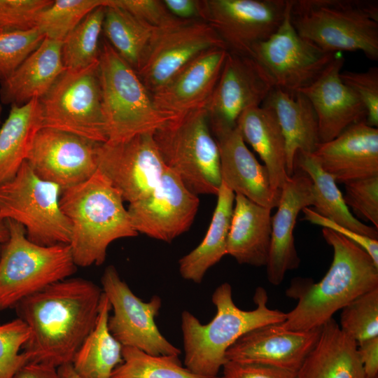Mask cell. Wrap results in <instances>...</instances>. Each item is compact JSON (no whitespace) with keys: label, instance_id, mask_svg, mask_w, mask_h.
Masks as SVG:
<instances>
[{"label":"cell","instance_id":"cell-23","mask_svg":"<svg viewBox=\"0 0 378 378\" xmlns=\"http://www.w3.org/2000/svg\"><path fill=\"white\" fill-rule=\"evenodd\" d=\"M313 185L303 172L294 173L281 190L277 211L272 217L269 257L266 265L268 281L278 286L286 273L299 267L300 259L295 246L293 230L302 210L313 205Z\"/></svg>","mask_w":378,"mask_h":378},{"label":"cell","instance_id":"cell-14","mask_svg":"<svg viewBox=\"0 0 378 378\" xmlns=\"http://www.w3.org/2000/svg\"><path fill=\"white\" fill-rule=\"evenodd\" d=\"M227 50L216 31L202 20H184L158 29L136 71L150 94L164 86L183 66L203 52Z\"/></svg>","mask_w":378,"mask_h":378},{"label":"cell","instance_id":"cell-44","mask_svg":"<svg viewBox=\"0 0 378 378\" xmlns=\"http://www.w3.org/2000/svg\"><path fill=\"white\" fill-rule=\"evenodd\" d=\"M111 2L131 15L156 28L164 29L182 22L167 10L160 0H111Z\"/></svg>","mask_w":378,"mask_h":378},{"label":"cell","instance_id":"cell-49","mask_svg":"<svg viewBox=\"0 0 378 378\" xmlns=\"http://www.w3.org/2000/svg\"><path fill=\"white\" fill-rule=\"evenodd\" d=\"M13 378H62L57 368L47 365L29 362L20 368Z\"/></svg>","mask_w":378,"mask_h":378},{"label":"cell","instance_id":"cell-21","mask_svg":"<svg viewBox=\"0 0 378 378\" xmlns=\"http://www.w3.org/2000/svg\"><path fill=\"white\" fill-rule=\"evenodd\" d=\"M227 52L225 48H212L191 60L164 86L150 94L156 108L175 117L205 108Z\"/></svg>","mask_w":378,"mask_h":378},{"label":"cell","instance_id":"cell-9","mask_svg":"<svg viewBox=\"0 0 378 378\" xmlns=\"http://www.w3.org/2000/svg\"><path fill=\"white\" fill-rule=\"evenodd\" d=\"M62 192L24 161L12 178L0 185V219L21 224L27 239L36 244H69L71 225L60 208Z\"/></svg>","mask_w":378,"mask_h":378},{"label":"cell","instance_id":"cell-47","mask_svg":"<svg viewBox=\"0 0 378 378\" xmlns=\"http://www.w3.org/2000/svg\"><path fill=\"white\" fill-rule=\"evenodd\" d=\"M357 346L366 378H377L378 337L357 342Z\"/></svg>","mask_w":378,"mask_h":378},{"label":"cell","instance_id":"cell-50","mask_svg":"<svg viewBox=\"0 0 378 378\" xmlns=\"http://www.w3.org/2000/svg\"><path fill=\"white\" fill-rule=\"evenodd\" d=\"M57 371L62 378H82L75 372L71 363L60 366Z\"/></svg>","mask_w":378,"mask_h":378},{"label":"cell","instance_id":"cell-11","mask_svg":"<svg viewBox=\"0 0 378 378\" xmlns=\"http://www.w3.org/2000/svg\"><path fill=\"white\" fill-rule=\"evenodd\" d=\"M290 0L278 29L255 45L251 56L265 70L274 87L298 92L312 84L333 60L337 52H326L302 37L290 19Z\"/></svg>","mask_w":378,"mask_h":378},{"label":"cell","instance_id":"cell-31","mask_svg":"<svg viewBox=\"0 0 378 378\" xmlns=\"http://www.w3.org/2000/svg\"><path fill=\"white\" fill-rule=\"evenodd\" d=\"M42 127L39 99L11 106L0 127V185L12 178L27 160L34 138Z\"/></svg>","mask_w":378,"mask_h":378},{"label":"cell","instance_id":"cell-3","mask_svg":"<svg viewBox=\"0 0 378 378\" xmlns=\"http://www.w3.org/2000/svg\"><path fill=\"white\" fill-rule=\"evenodd\" d=\"M267 293L258 287L253 295L255 308L239 309L232 299L228 283L218 286L211 295L216 312L212 320L202 324L188 311L181 314L184 366L203 378H216L227 362L226 351L247 332L266 325L283 323L286 313L267 305Z\"/></svg>","mask_w":378,"mask_h":378},{"label":"cell","instance_id":"cell-2","mask_svg":"<svg viewBox=\"0 0 378 378\" xmlns=\"http://www.w3.org/2000/svg\"><path fill=\"white\" fill-rule=\"evenodd\" d=\"M325 241L332 247L331 265L318 283L296 279L287 294L298 300L281 326L289 330L306 331L322 327L360 295L378 288V266L360 246L323 227Z\"/></svg>","mask_w":378,"mask_h":378},{"label":"cell","instance_id":"cell-42","mask_svg":"<svg viewBox=\"0 0 378 378\" xmlns=\"http://www.w3.org/2000/svg\"><path fill=\"white\" fill-rule=\"evenodd\" d=\"M52 2V0H0V32L34 28L39 13Z\"/></svg>","mask_w":378,"mask_h":378},{"label":"cell","instance_id":"cell-32","mask_svg":"<svg viewBox=\"0 0 378 378\" xmlns=\"http://www.w3.org/2000/svg\"><path fill=\"white\" fill-rule=\"evenodd\" d=\"M111 309L103 293L96 323L76 352L71 365L82 378H111L122 363V345L112 335L108 321Z\"/></svg>","mask_w":378,"mask_h":378},{"label":"cell","instance_id":"cell-34","mask_svg":"<svg viewBox=\"0 0 378 378\" xmlns=\"http://www.w3.org/2000/svg\"><path fill=\"white\" fill-rule=\"evenodd\" d=\"M158 29L107 0L103 23L106 40L135 71Z\"/></svg>","mask_w":378,"mask_h":378},{"label":"cell","instance_id":"cell-52","mask_svg":"<svg viewBox=\"0 0 378 378\" xmlns=\"http://www.w3.org/2000/svg\"><path fill=\"white\" fill-rule=\"evenodd\" d=\"M1 113H2V106H1V105L0 104V122H1Z\"/></svg>","mask_w":378,"mask_h":378},{"label":"cell","instance_id":"cell-48","mask_svg":"<svg viewBox=\"0 0 378 378\" xmlns=\"http://www.w3.org/2000/svg\"><path fill=\"white\" fill-rule=\"evenodd\" d=\"M167 10L183 20H202V5L199 0H163Z\"/></svg>","mask_w":378,"mask_h":378},{"label":"cell","instance_id":"cell-18","mask_svg":"<svg viewBox=\"0 0 378 378\" xmlns=\"http://www.w3.org/2000/svg\"><path fill=\"white\" fill-rule=\"evenodd\" d=\"M274 85L251 57L227 52L218 83L206 106L211 132L234 128L247 108L261 106Z\"/></svg>","mask_w":378,"mask_h":378},{"label":"cell","instance_id":"cell-39","mask_svg":"<svg viewBox=\"0 0 378 378\" xmlns=\"http://www.w3.org/2000/svg\"><path fill=\"white\" fill-rule=\"evenodd\" d=\"M45 36L36 27L0 32V83L10 77L41 44Z\"/></svg>","mask_w":378,"mask_h":378},{"label":"cell","instance_id":"cell-36","mask_svg":"<svg viewBox=\"0 0 378 378\" xmlns=\"http://www.w3.org/2000/svg\"><path fill=\"white\" fill-rule=\"evenodd\" d=\"M122 359L111 378H203L183 366L178 356L151 355L122 346Z\"/></svg>","mask_w":378,"mask_h":378},{"label":"cell","instance_id":"cell-6","mask_svg":"<svg viewBox=\"0 0 378 378\" xmlns=\"http://www.w3.org/2000/svg\"><path fill=\"white\" fill-rule=\"evenodd\" d=\"M99 68L107 141L154 133L176 118L156 108L136 72L106 39L100 47Z\"/></svg>","mask_w":378,"mask_h":378},{"label":"cell","instance_id":"cell-45","mask_svg":"<svg viewBox=\"0 0 378 378\" xmlns=\"http://www.w3.org/2000/svg\"><path fill=\"white\" fill-rule=\"evenodd\" d=\"M302 211L304 213V220L311 223L321 225L323 227L330 229L360 246L371 257L375 265L378 266L377 239L362 235L344 226L340 225L331 220L321 216L313 209L305 207Z\"/></svg>","mask_w":378,"mask_h":378},{"label":"cell","instance_id":"cell-8","mask_svg":"<svg viewBox=\"0 0 378 378\" xmlns=\"http://www.w3.org/2000/svg\"><path fill=\"white\" fill-rule=\"evenodd\" d=\"M169 169L195 195H216L221 185L220 157L206 108L169 120L153 133Z\"/></svg>","mask_w":378,"mask_h":378},{"label":"cell","instance_id":"cell-19","mask_svg":"<svg viewBox=\"0 0 378 378\" xmlns=\"http://www.w3.org/2000/svg\"><path fill=\"white\" fill-rule=\"evenodd\" d=\"M321 327L306 331L289 330L280 323L254 328L232 344L227 360L274 366L298 372L317 343Z\"/></svg>","mask_w":378,"mask_h":378},{"label":"cell","instance_id":"cell-12","mask_svg":"<svg viewBox=\"0 0 378 378\" xmlns=\"http://www.w3.org/2000/svg\"><path fill=\"white\" fill-rule=\"evenodd\" d=\"M101 283L113 309L108 321V329L123 346L156 356L181 354V350L162 335L155 323L162 306L160 297L153 295L148 302L142 301L113 265L105 268Z\"/></svg>","mask_w":378,"mask_h":378},{"label":"cell","instance_id":"cell-5","mask_svg":"<svg viewBox=\"0 0 378 378\" xmlns=\"http://www.w3.org/2000/svg\"><path fill=\"white\" fill-rule=\"evenodd\" d=\"M290 19L302 37L326 52L361 51L378 59L377 1L290 0Z\"/></svg>","mask_w":378,"mask_h":378},{"label":"cell","instance_id":"cell-1","mask_svg":"<svg viewBox=\"0 0 378 378\" xmlns=\"http://www.w3.org/2000/svg\"><path fill=\"white\" fill-rule=\"evenodd\" d=\"M102 294L92 281L69 277L20 302L15 308L30 331L23 348L30 362L71 363L96 323Z\"/></svg>","mask_w":378,"mask_h":378},{"label":"cell","instance_id":"cell-28","mask_svg":"<svg viewBox=\"0 0 378 378\" xmlns=\"http://www.w3.org/2000/svg\"><path fill=\"white\" fill-rule=\"evenodd\" d=\"M300 378H366L357 342L332 318L298 371Z\"/></svg>","mask_w":378,"mask_h":378},{"label":"cell","instance_id":"cell-30","mask_svg":"<svg viewBox=\"0 0 378 378\" xmlns=\"http://www.w3.org/2000/svg\"><path fill=\"white\" fill-rule=\"evenodd\" d=\"M208 230L200 244L178 260V270L186 280L200 284L209 268L227 255V241L235 194L223 183Z\"/></svg>","mask_w":378,"mask_h":378},{"label":"cell","instance_id":"cell-17","mask_svg":"<svg viewBox=\"0 0 378 378\" xmlns=\"http://www.w3.org/2000/svg\"><path fill=\"white\" fill-rule=\"evenodd\" d=\"M99 144L72 133L42 127L26 161L38 177L57 185L63 191L87 181L97 172Z\"/></svg>","mask_w":378,"mask_h":378},{"label":"cell","instance_id":"cell-10","mask_svg":"<svg viewBox=\"0 0 378 378\" xmlns=\"http://www.w3.org/2000/svg\"><path fill=\"white\" fill-rule=\"evenodd\" d=\"M39 102L43 127L97 143L108 141L99 62L80 70L64 69Z\"/></svg>","mask_w":378,"mask_h":378},{"label":"cell","instance_id":"cell-26","mask_svg":"<svg viewBox=\"0 0 378 378\" xmlns=\"http://www.w3.org/2000/svg\"><path fill=\"white\" fill-rule=\"evenodd\" d=\"M62 46V41L45 38L14 73L0 83L1 102L22 106L41 98L65 69Z\"/></svg>","mask_w":378,"mask_h":378},{"label":"cell","instance_id":"cell-22","mask_svg":"<svg viewBox=\"0 0 378 378\" xmlns=\"http://www.w3.org/2000/svg\"><path fill=\"white\" fill-rule=\"evenodd\" d=\"M211 132L218 148L222 183L260 206L277 207L281 190L273 188L267 168L247 148L237 126Z\"/></svg>","mask_w":378,"mask_h":378},{"label":"cell","instance_id":"cell-43","mask_svg":"<svg viewBox=\"0 0 378 378\" xmlns=\"http://www.w3.org/2000/svg\"><path fill=\"white\" fill-rule=\"evenodd\" d=\"M342 81L349 87L363 104L368 125L378 126V68L371 67L364 72L341 71Z\"/></svg>","mask_w":378,"mask_h":378},{"label":"cell","instance_id":"cell-38","mask_svg":"<svg viewBox=\"0 0 378 378\" xmlns=\"http://www.w3.org/2000/svg\"><path fill=\"white\" fill-rule=\"evenodd\" d=\"M339 326L356 342L378 337V288L343 307Z\"/></svg>","mask_w":378,"mask_h":378},{"label":"cell","instance_id":"cell-15","mask_svg":"<svg viewBox=\"0 0 378 378\" xmlns=\"http://www.w3.org/2000/svg\"><path fill=\"white\" fill-rule=\"evenodd\" d=\"M97 161L98 169L129 204L147 197L167 168L150 132L99 144Z\"/></svg>","mask_w":378,"mask_h":378},{"label":"cell","instance_id":"cell-33","mask_svg":"<svg viewBox=\"0 0 378 378\" xmlns=\"http://www.w3.org/2000/svg\"><path fill=\"white\" fill-rule=\"evenodd\" d=\"M295 164L312 182L313 209L316 213L356 233L377 239V229L360 222L353 216L336 181L321 167L313 153L298 151L295 157L294 167Z\"/></svg>","mask_w":378,"mask_h":378},{"label":"cell","instance_id":"cell-41","mask_svg":"<svg viewBox=\"0 0 378 378\" xmlns=\"http://www.w3.org/2000/svg\"><path fill=\"white\" fill-rule=\"evenodd\" d=\"M343 196L346 205L359 218L378 228V176L348 182Z\"/></svg>","mask_w":378,"mask_h":378},{"label":"cell","instance_id":"cell-46","mask_svg":"<svg viewBox=\"0 0 378 378\" xmlns=\"http://www.w3.org/2000/svg\"><path fill=\"white\" fill-rule=\"evenodd\" d=\"M222 378H300L298 372L274 366L227 360Z\"/></svg>","mask_w":378,"mask_h":378},{"label":"cell","instance_id":"cell-16","mask_svg":"<svg viewBox=\"0 0 378 378\" xmlns=\"http://www.w3.org/2000/svg\"><path fill=\"white\" fill-rule=\"evenodd\" d=\"M199 204L197 195L167 167L155 188L145 198L129 204L127 211L138 234L171 242L190 229Z\"/></svg>","mask_w":378,"mask_h":378},{"label":"cell","instance_id":"cell-4","mask_svg":"<svg viewBox=\"0 0 378 378\" xmlns=\"http://www.w3.org/2000/svg\"><path fill=\"white\" fill-rule=\"evenodd\" d=\"M123 202L99 169L87 181L62 192L59 205L70 223L69 245L77 267L102 265L113 241L138 235Z\"/></svg>","mask_w":378,"mask_h":378},{"label":"cell","instance_id":"cell-37","mask_svg":"<svg viewBox=\"0 0 378 378\" xmlns=\"http://www.w3.org/2000/svg\"><path fill=\"white\" fill-rule=\"evenodd\" d=\"M107 0H56L38 15L35 27L48 38L63 42L93 10Z\"/></svg>","mask_w":378,"mask_h":378},{"label":"cell","instance_id":"cell-25","mask_svg":"<svg viewBox=\"0 0 378 378\" xmlns=\"http://www.w3.org/2000/svg\"><path fill=\"white\" fill-rule=\"evenodd\" d=\"M261 106L272 109L278 120L286 144L287 174L290 177L296 153H314L321 144L316 112L302 92L277 88L270 91Z\"/></svg>","mask_w":378,"mask_h":378},{"label":"cell","instance_id":"cell-13","mask_svg":"<svg viewBox=\"0 0 378 378\" xmlns=\"http://www.w3.org/2000/svg\"><path fill=\"white\" fill-rule=\"evenodd\" d=\"M202 20L224 42L227 50L251 56L253 47L281 24L288 0H202Z\"/></svg>","mask_w":378,"mask_h":378},{"label":"cell","instance_id":"cell-40","mask_svg":"<svg viewBox=\"0 0 378 378\" xmlns=\"http://www.w3.org/2000/svg\"><path fill=\"white\" fill-rule=\"evenodd\" d=\"M30 331L20 318L0 323V378H13L30 362L29 355L20 352L27 342Z\"/></svg>","mask_w":378,"mask_h":378},{"label":"cell","instance_id":"cell-20","mask_svg":"<svg viewBox=\"0 0 378 378\" xmlns=\"http://www.w3.org/2000/svg\"><path fill=\"white\" fill-rule=\"evenodd\" d=\"M344 62L342 54L337 52L321 75L299 91L309 99L316 112L321 144L335 139L351 125L366 120L363 104L341 79Z\"/></svg>","mask_w":378,"mask_h":378},{"label":"cell","instance_id":"cell-24","mask_svg":"<svg viewBox=\"0 0 378 378\" xmlns=\"http://www.w3.org/2000/svg\"><path fill=\"white\" fill-rule=\"evenodd\" d=\"M313 154L336 183L378 176V129L365 120L358 122L320 144Z\"/></svg>","mask_w":378,"mask_h":378},{"label":"cell","instance_id":"cell-7","mask_svg":"<svg viewBox=\"0 0 378 378\" xmlns=\"http://www.w3.org/2000/svg\"><path fill=\"white\" fill-rule=\"evenodd\" d=\"M8 239L0 253V311L76 271L69 244L41 246L29 240L24 227L7 219Z\"/></svg>","mask_w":378,"mask_h":378},{"label":"cell","instance_id":"cell-35","mask_svg":"<svg viewBox=\"0 0 378 378\" xmlns=\"http://www.w3.org/2000/svg\"><path fill=\"white\" fill-rule=\"evenodd\" d=\"M106 4L91 11L62 42V59L65 69L80 70L99 62V42Z\"/></svg>","mask_w":378,"mask_h":378},{"label":"cell","instance_id":"cell-29","mask_svg":"<svg viewBox=\"0 0 378 378\" xmlns=\"http://www.w3.org/2000/svg\"><path fill=\"white\" fill-rule=\"evenodd\" d=\"M237 127L264 162L273 188L281 190L289 176L284 136L274 111L264 106L248 108L239 115Z\"/></svg>","mask_w":378,"mask_h":378},{"label":"cell","instance_id":"cell-51","mask_svg":"<svg viewBox=\"0 0 378 378\" xmlns=\"http://www.w3.org/2000/svg\"><path fill=\"white\" fill-rule=\"evenodd\" d=\"M9 237V230L6 220L0 219V246L4 244Z\"/></svg>","mask_w":378,"mask_h":378},{"label":"cell","instance_id":"cell-27","mask_svg":"<svg viewBox=\"0 0 378 378\" xmlns=\"http://www.w3.org/2000/svg\"><path fill=\"white\" fill-rule=\"evenodd\" d=\"M271 210L235 194L227 254L238 263L266 266L271 242Z\"/></svg>","mask_w":378,"mask_h":378}]
</instances>
